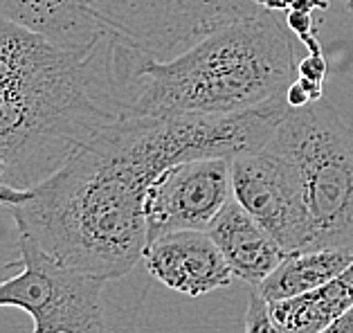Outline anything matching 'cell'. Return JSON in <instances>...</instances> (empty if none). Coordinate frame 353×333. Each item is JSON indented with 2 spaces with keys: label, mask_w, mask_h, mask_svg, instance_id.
<instances>
[{
  "label": "cell",
  "mask_w": 353,
  "mask_h": 333,
  "mask_svg": "<svg viewBox=\"0 0 353 333\" xmlns=\"http://www.w3.org/2000/svg\"><path fill=\"white\" fill-rule=\"evenodd\" d=\"M295 165L311 248L353 252V129L329 101L288 108L268 138Z\"/></svg>",
  "instance_id": "277c9868"
},
{
  "label": "cell",
  "mask_w": 353,
  "mask_h": 333,
  "mask_svg": "<svg viewBox=\"0 0 353 333\" xmlns=\"http://www.w3.org/2000/svg\"><path fill=\"white\" fill-rule=\"evenodd\" d=\"M243 333H279L277 324H274V320H272L268 300H265L256 288L250 290V295H248Z\"/></svg>",
  "instance_id": "5bb4252c"
},
{
  "label": "cell",
  "mask_w": 353,
  "mask_h": 333,
  "mask_svg": "<svg viewBox=\"0 0 353 333\" xmlns=\"http://www.w3.org/2000/svg\"><path fill=\"white\" fill-rule=\"evenodd\" d=\"M268 304L279 333H322L353 306V263L308 293Z\"/></svg>",
  "instance_id": "7c38bea8"
},
{
  "label": "cell",
  "mask_w": 353,
  "mask_h": 333,
  "mask_svg": "<svg viewBox=\"0 0 353 333\" xmlns=\"http://www.w3.org/2000/svg\"><path fill=\"white\" fill-rule=\"evenodd\" d=\"M297 81L301 83V88L308 92L311 101H320L324 97V83L320 81H311V79H304V77H297Z\"/></svg>",
  "instance_id": "d6986e66"
},
{
  "label": "cell",
  "mask_w": 353,
  "mask_h": 333,
  "mask_svg": "<svg viewBox=\"0 0 353 333\" xmlns=\"http://www.w3.org/2000/svg\"><path fill=\"white\" fill-rule=\"evenodd\" d=\"M286 104H288V108H301V106L311 104V97H308V92L301 88V83L297 79L292 81L286 90Z\"/></svg>",
  "instance_id": "2e32d148"
},
{
  "label": "cell",
  "mask_w": 353,
  "mask_h": 333,
  "mask_svg": "<svg viewBox=\"0 0 353 333\" xmlns=\"http://www.w3.org/2000/svg\"><path fill=\"white\" fill-rule=\"evenodd\" d=\"M21 272L0 281V309L14 306L34 322L32 333H106V281L50 257L19 234Z\"/></svg>",
  "instance_id": "5b68a950"
},
{
  "label": "cell",
  "mask_w": 353,
  "mask_h": 333,
  "mask_svg": "<svg viewBox=\"0 0 353 333\" xmlns=\"http://www.w3.org/2000/svg\"><path fill=\"white\" fill-rule=\"evenodd\" d=\"M28 199H30V192L12 190V187H0V205H5V208H14V205H21Z\"/></svg>",
  "instance_id": "e0dca14e"
},
{
  "label": "cell",
  "mask_w": 353,
  "mask_h": 333,
  "mask_svg": "<svg viewBox=\"0 0 353 333\" xmlns=\"http://www.w3.org/2000/svg\"><path fill=\"white\" fill-rule=\"evenodd\" d=\"M232 196L283 250H311V223L292 160L268 140L232 158Z\"/></svg>",
  "instance_id": "52a82bcc"
},
{
  "label": "cell",
  "mask_w": 353,
  "mask_h": 333,
  "mask_svg": "<svg viewBox=\"0 0 353 333\" xmlns=\"http://www.w3.org/2000/svg\"><path fill=\"white\" fill-rule=\"evenodd\" d=\"M232 275L256 288L286 257V250L248 214L234 196L208 228Z\"/></svg>",
  "instance_id": "30bf717a"
},
{
  "label": "cell",
  "mask_w": 353,
  "mask_h": 333,
  "mask_svg": "<svg viewBox=\"0 0 353 333\" xmlns=\"http://www.w3.org/2000/svg\"><path fill=\"white\" fill-rule=\"evenodd\" d=\"M0 16L65 46H90L110 34L85 0H0Z\"/></svg>",
  "instance_id": "8fae6325"
},
{
  "label": "cell",
  "mask_w": 353,
  "mask_h": 333,
  "mask_svg": "<svg viewBox=\"0 0 353 333\" xmlns=\"http://www.w3.org/2000/svg\"><path fill=\"white\" fill-rule=\"evenodd\" d=\"M230 199L232 158L210 156L176 162L146 192V236L151 241L178 230H208Z\"/></svg>",
  "instance_id": "ba28073f"
},
{
  "label": "cell",
  "mask_w": 353,
  "mask_h": 333,
  "mask_svg": "<svg viewBox=\"0 0 353 333\" xmlns=\"http://www.w3.org/2000/svg\"><path fill=\"white\" fill-rule=\"evenodd\" d=\"M144 57L113 34L65 46L0 16V187L32 192L122 115Z\"/></svg>",
  "instance_id": "7a4b0ae2"
},
{
  "label": "cell",
  "mask_w": 353,
  "mask_h": 333,
  "mask_svg": "<svg viewBox=\"0 0 353 333\" xmlns=\"http://www.w3.org/2000/svg\"><path fill=\"white\" fill-rule=\"evenodd\" d=\"M313 5H315V10L326 12V10H329V5H331V0H313Z\"/></svg>",
  "instance_id": "ffe728a7"
},
{
  "label": "cell",
  "mask_w": 353,
  "mask_h": 333,
  "mask_svg": "<svg viewBox=\"0 0 353 333\" xmlns=\"http://www.w3.org/2000/svg\"><path fill=\"white\" fill-rule=\"evenodd\" d=\"M142 259L151 277L189 297L230 286L232 270L208 230H178L151 239Z\"/></svg>",
  "instance_id": "9c48e42d"
},
{
  "label": "cell",
  "mask_w": 353,
  "mask_h": 333,
  "mask_svg": "<svg viewBox=\"0 0 353 333\" xmlns=\"http://www.w3.org/2000/svg\"><path fill=\"white\" fill-rule=\"evenodd\" d=\"M347 10L353 12V0H347Z\"/></svg>",
  "instance_id": "44dd1931"
},
{
  "label": "cell",
  "mask_w": 353,
  "mask_h": 333,
  "mask_svg": "<svg viewBox=\"0 0 353 333\" xmlns=\"http://www.w3.org/2000/svg\"><path fill=\"white\" fill-rule=\"evenodd\" d=\"M97 21L128 48L165 61L214 30L259 12L254 0H85Z\"/></svg>",
  "instance_id": "8992f818"
},
{
  "label": "cell",
  "mask_w": 353,
  "mask_h": 333,
  "mask_svg": "<svg viewBox=\"0 0 353 333\" xmlns=\"http://www.w3.org/2000/svg\"><path fill=\"white\" fill-rule=\"evenodd\" d=\"M326 72H329V63L322 52H308V57H304L301 61L297 63V77H304V79H311V81H326Z\"/></svg>",
  "instance_id": "9a60e30c"
},
{
  "label": "cell",
  "mask_w": 353,
  "mask_h": 333,
  "mask_svg": "<svg viewBox=\"0 0 353 333\" xmlns=\"http://www.w3.org/2000/svg\"><path fill=\"white\" fill-rule=\"evenodd\" d=\"M286 113V95L232 115L122 113L10 208L19 234L68 268L104 281L126 277L149 241L151 183L183 160L259 151Z\"/></svg>",
  "instance_id": "6da1fadb"
},
{
  "label": "cell",
  "mask_w": 353,
  "mask_h": 333,
  "mask_svg": "<svg viewBox=\"0 0 353 333\" xmlns=\"http://www.w3.org/2000/svg\"><path fill=\"white\" fill-rule=\"evenodd\" d=\"M322 333H353V306L344 315H340L331 327H326Z\"/></svg>",
  "instance_id": "ac0fdd59"
},
{
  "label": "cell",
  "mask_w": 353,
  "mask_h": 333,
  "mask_svg": "<svg viewBox=\"0 0 353 333\" xmlns=\"http://www.w3.org/2000/svg\"><path fill=\"white\" fill-rule=\"evenodd\" d=\"M295 79L290 30L261 7L165 61L144 57L126 83L124 113H243L283 97Z\"/></svg>",
  "instance_id": "3957f363"
},
{
  "label": "cell",
  "mask_w": 353,
  "mask_h": 333,
  "mask_svg": "<svg viewBox=\"0 0 353 333\" xmlns=\"http://www.w3.org/2000/svg\"><path fill=\"white\" fill-rule=\"evenodd\" d=\"M351 263L353 252L338 250V248L295 250L279 261V266L256 286V290L268 302L288 300V297H297L326 284L329 279L338 277L344 268H349Z\"/></svg>",
  "instance_id": "4fadbf2b"
}]
</instances>
